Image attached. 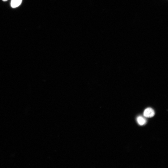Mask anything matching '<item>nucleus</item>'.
Segmentation results:
<instances>
[{
	"label": "nucleus",
	"mask_w": 168,
	"mask_h": 168,
	"mask_svg": "<svg viewBox=\"0 0 168 168\" xmlns=\"http://www.w3.org/2000/svg\"><path fill=\"white\" fill-rule=\"evenodd\" d=\"M155 115V112L152 108H148L145 110L144 112V116L147 118H151Z\"/></svg>",
	"instance_id": "obj_1"
},
{
	"label": "nucleus",
	"mask_w": 168,
	"mask_h": 168,
	"mask_svg": "<svg viewBox=\"0 0 168 168\" xmlns=\"http://www.w3.org/2000/svg\"><path fill=\"white\" fill-rule=\"evenodd\" d=\"M22 2V0H12L11 6L13 8H17L21 5Z\"/></svg>",
	"instance_id": "obj_2"
},
{
	"label": "nucleus",
	"mask_w": 168,
	"mask_h": 168,
	"mask_svg": "<svg viewBox=\"0 0 168 168\" xmlns=\"http://www.w3.org/2000/svg\"><path fill=\"white\" fill-rule=\"evenodd\" d=\"M137 122L139 125L143 126L146 124L147 120L144 117L142 116H139L137 118Z\"/></svg>",
	"instance_id": "obj_3"
},
{
	"label": "nucleus",
	"mask_w": 168,
	"mask_h": 168,
	"mask_svg": "<svg viewBox=\"0 0 168 168\" xmlns=\"http://www.w3.org/2000/svg\"><path fill=\"white\" fill-rule=\"evenodd\" d=\"M2 1L4 2H6L8 1V0H2Z\"/></svg>",
	"instance_id": "obj_4"
}]
</instances>
